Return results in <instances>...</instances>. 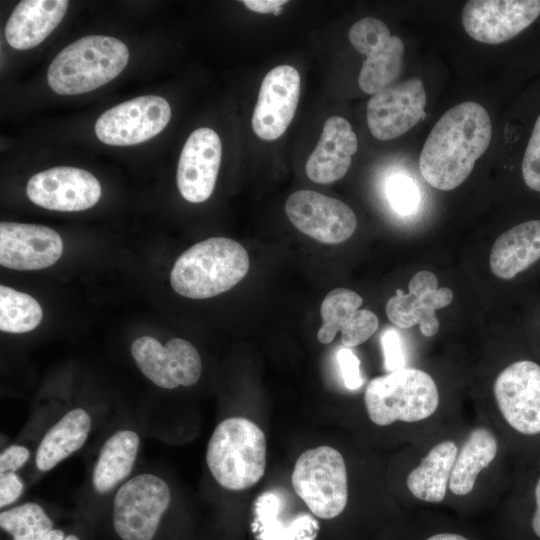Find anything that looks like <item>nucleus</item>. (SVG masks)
Returning a JSON list of instances; mask_svg holds the SVG:
<instances>
[{
  "label": "nucleus",
  "instance_id": "obj_1",
  "mask_svg": "<svg viewBox=\"0 0 540 540\" xmlns=\"http://www.w3.org/2000/svg\"><path fill=\"white\" fill-rule=\"evenodd\" d=\"M492 137L486 109L466 101L445 112L430 131L420 154L419 170L432 187L449 191L470 175Z\"/></svg>",
  "mask_w": 540,
  "mask_h": 540
},
{
  "label": "nucleus",
  "instance_id": "obj_2",
  "mask_svg": "<svg viewBox=\"0 0 540 540\" xmlns=\"http://www.w3.org/2000/svg\"><path fill=\"white\" fill-rule=\"evenodd\" d=\"M249 256L237 241L212 237L201 241L174 263L170 274L176 293L191 299L211 298L237 285L249 270Z\"/></svg>",
  "mask_w": 540,
  "mask_h": 540
},
{
  "label": "nucleus",
  "instance_id": "obj_3",
  "mask_svg": "<svg viewBox=\"0 0 540 540\" xmlns=\"http://www.w3.org/2000/svg\"><path fill=\"white\" fill-rule=\"evenodd\" d=\"M128 60L129 50L122 41L103 35L85 36L55 56L48 68V84L61 95L90 92L116 78Z\"/></svg>",
  "mask_w": 540,
  "mask_h": 540
},
{
  "label": "nucleus",
  "instance_id": "obj_4",
  "mask_svg": "<svg viewBox=\"0 0 540 540\" xmlns=\"http://www.w3.org/2000/svg\"><path fill=\"white\" fill-rule=\"evenodd\" d=\"M266 449V437L258 425L246 418L230 417L213 431L206 462L221 487L241 491L263 477Z\"/></svg>",
  "mask_w": 540,
  "mask_h": 540
},
{
  "label": "nucleus",
  "instance_id": "obj_5",
  "mask_svg": "<svg viewBox=\"0 0 540 540\" xmlns=\"http://www.w3.org/2000/svg\"><path fill=\"white\" fill-rule=\"evenodd\" d=\"M364 401L370 420L378 426L395 421L416 422L436 411L437 386L432 377L416 368H402L372 379Z\"/></svg>",
  "mask_w": 540,
  "mask_h": 540
},
{
  "label": "nucleus",
  "instance_id": "obj_6",
  "mask_svg": "<svg viewBox=\"0 0 540 540\" xmlns=\"http://www.w3.org/2000/svg\"><path fill=\"white\" fill-rule=\"evenodd\" d=\"M296 494L321 519L343 512L348 501L347 470L339 451L330 446L308 449L297 459L292 472Z\"/></svg>",
  "mask_w": 540,
  "mask_h": 540
},
{
  "label": "nucleus",
  "instance_id": "obj_7",
  "mask_svg": "<svg viewBox=\"0 0 540 540\" xmlns=\"http://www.w3.org/2000/svg\"><path fill=\"white\" fill-rule=\"evenodd\" d=\"M171 499L167 483L152 474L125 482L113 504V526L122 540H152Z\"/></svg>",
  "mask_w": 540,
  "mask_h": 540
},
{
  "label": "nucleus",
  "instance_id": "obj_8",
  "mask_svg": "<svg viewBox=\"0 0 540 540\" xmlns=\"http://www.w3.org/2000/svg\"><path fill=\"white\" fill-rule=\"evenodd\" d=\"M349 40L366 56L358 77L365 93L374 95L395 83L402 71L404 44L390 34L382 20L366 17L357 21L349 30Z\"/></svg>",
  "mask_w": 540,
  "mask_h": 540
},
{
  "label": "nucleus",
  "instance_id": "obj_9",
  "mask_svg": "<svg viewBox=\"0 0 540 540\" xmlns=\"http://www.w3.org/2000/svg\"><path fill=\"white\" fill-rule=\"evenodd\" d=\"M171 108L162 97L140 96L106 110L95 123L97 138L112 146H130L150 140L169 123Z\"/></svg>",
  "mask_w": 540,
  "mask_h": 540
},
{
  "label": "nucleus",
  "instance_id": "obj_10",
  "mask_svg": "<svg viewBox=\"0 0 540 540\" xmlns=\"http://www.w3.org/2000/svg\"><path fill=\"white\" fill-rule=\"evenodd\" d=\"M498 408L506 422L524 435L540 433V365L522 359L508 365L494 383Z\"/></svg>",
  "mask_w": 540,
  "mask_h": 540
},
{
  "label": "nucleus",
  "instance_id": "obj_11",
  "mask_svg": "<svg viewBox=\"0 0 540 540\" xmlns=\"http://www.w3.org/2000/svg\"><path fill=\"white\" fill-rule=\"evenodd\" d=\"M131 354L141 372L164 389L192 386L202 373L197 349L184 339L173 338L163 346L153 337L142 336L132 343Z\"/></svg>",
  "mask_w": 540,
  "mask_h": 540
},
{
  "label": "nucleus",
  "instance_id": "obj_12",
  "mask_svg": "<svg viewBox=\"0 0 540 540\" xmlns=\"http://www.w3.org/2000/svg\"><path fill=\"white\" fill-rule=\"evenodd\" d=\"M285 212L299 231L325 244L346 241L357 227L356 215L347 204L311 190L291 194Z\"/></svg>",
  "mask_w": 540,
  "mask_h": 540
},
{
  "label": "nucleus",
  "instance_id": "obj_13",
  "mask_svg": "<svg viewBox=\"0 0 540 540\" xmlns=\"http://www.w3.org/2000/svg\"><path fill=\"white\" fill-rule=\"evenodd\" d=\"M423 82L411 77L375 93L367 104L366 118L371 134L378 140L397 138L426 116Z\"/></svg>",
  "mask_w": 540,
  "mask_h": 540
},
{
  "label": "nucleus",
  "instance_id": "obj_14",
  "mask_svg": "<svg viewBox=\"0 0 540 540\" xmlns=\"http://www.w3.org/2000/svg\"><path fill=\"white\" fill-rule=\"evenodd\" d=\"M539 15V0H470L463 7L462 24L472 39L500 44L517 36Z\"/></svg>",
  "mask_w": 540,
  "mask_h": 540
},
{
  "label": "nucleus",
  "instance_id": "obj_15",
  "mask_svg": "<svg viewBox=\"0 0 540 540\" xmlns=\"http://www.w3.org/2000/svg\"><path fill=\"white\" fill-rule=\"evenodd\" d=\"M26 192L28 198L40 207L75 212L89 209L99 201L101 185L84 169L57 166L33 175Z\"/></svg>",
  "mask_w": 540,
  "mask_h": 540
},
{
  "label": "nucleus",
  "instance_id": "obj_16",
  "mask_svg": "<svg viewBox=\"0 0 540 540\" xmlns=\"http://www.w3.org/2000/svg\"><path fill=\"white\" fill-rule=\"evenodd\" d=\"M301 79L292 66L279 65L264 77L252 114V128L261 139L280 138L290 125L299 101Z\"/></svg>",
  "mask_w": 540,
  "mask_h": 540
},
{
  "label": "nucleus",
  "instance_id": "obj_17",
  "mask_svg": "<svg viewBox=\"0 0 540 540\" xmlns=\"http://www.w3.org/2000/svg\"><path fill=\"white\" fill-rule=\"evenodd\" d=\"M408 289V293L397 289L396 294L387 301L388 319L399 328L419 324L424 336H434L439 330L435 311L453 301L452 290L438 287L437 277L428 270L417 272L410 280Z\"/></svg>",
  "mask_w": 540,
  "mask_h": 540
},
{
  "label": "nucleus",
  "instance_id": "obj_18",
  "mask_svg": "<svg viewBox=\"0 0 540 540\" xmlns=\"http://www.w3.org/2000/svg\"><path fill=\"white\" fill-rule=\"evenodd\" d=\"M222 155L218 134L206 127L194 130L186 140L177 167V186L192 203L206 201L213 193Z\"/></svg>",
  "mask_w": 540,
  "mask_h": 540
},
{
  "label": "nucleus",
  "instance_id": "obj_19",
  "mask_svg": "<svg viewBox=\"0 0 540 540\" xmlns=\"http://www.w3.org/2000/svg\"><path fill=\"white\" fill-rule=\"evenodd\" d=\"M63 242L53 229L37 224L0 223V264L15 270H39L61 257Z\"/></svg>",
  "mask_w": 540,
  "mask_h": 540
},
{
  "label": "nucleus",
  "instance_id": "obj_20",
  "mask_svg": "<svg viewBox=\"0 0 540 540\" xmlns=\"http://www.w3.org/2000/svg\"><path fill=\"white\" fill-rule=\"evenodd\" d=\"M362 297L346 288L331 290L324 298L320 313L322 326L317 338L322 344L333 341L341 332L343 346L352 348L364 343L378 329V317L368 309H359Z\"/></svg>",
  "mask_w": 540,
  "mask_h": 540
},
{
  "label": "nucleus",
  "instance_id": "obj_21",
  "mask_svg": "<svg viewBox=\"0 0 540 540\" xmlns=\"http://www.w3.org/2000/svg\"><path fill=\"white\" fill-rule=\"evenodd\" d=\"M358 140L351 124L341 116L329 117L305 170L315 183L328 184L341 179L348 171Z\"/></svg>",
  "mask_w": 540,
  "mask_h": 540
},
{
  "label": "nucleus",
  "instance_id": "obj_22",
  "mask_svg": "<svg viewBox=\"0 0 540 540\" xmlns=\"http://www.w3.org/2000/svg\"><path fill=\"white\" fill-rule=\"evenodd\" d=\"M540 262V219L519 223L494 242L489 263L495 276L511 280Z\"/></svg>",
  "mask_w": 540,
  "mask_h": 540
},
{
  "label": "nucleus",
  "instance_id": "obj_23",
  "mask_svg": "<svg viewBox=\"0 0 540 540\" xmlns=\"http://www.w3.org/2000/svg\"><path fill=\"white\" fill-rule=\"evenodd\" d=\"M69 2L66 0H23L12 11L5 38L17 50L39 45L63 19Z\"/></svg>",
  "mask_w": 540,
  "mask_h": 540
},
{
  "label": "nucleus",
  "instance_id": "obj_24",
  "mask_svg": "<svg viewBox=\"0 0 540 540\" xmlns=\"http://www.w3.org/2000/svg\"><path fill=\"white\" fill-rule=\"evenodd\" d=\"M284 505L279 493L268 491L258 497L254 527L259 540H315L318 522L307 513L284 515Z\"/></svg>",
  "mask_w": 540,
  "mask_h": 540
},
{
  "label": "nucleus",
  "instance_id": "obj_25",
  "mask_svg": "<svg viewBox=\"0 0 540 540\" xmlns=\"http://www.w3.org/2000/svg\"><path fill=\"white\" fill-rule=\"evenodd\" d=\"M91 419L82 408L66 413L44 435L36 452V466L49 471L72 453L79 450L87 440Z\"/></svg>",
  "mask_w": 540,
  "mask_h": 540
},
{
  "label": "nucleus",
  "instance_id": "obj_26",
  "mask_svg": "<svg viewBox=\"0 0 540 540\" xmlns=\"http://www.w3.org/2000/svg\"><path fill=\"white\" fill-rule=\"evenodd\" d=\"M457 453V446L449 440L432 448L407 477V487L412 495L426 502H441L446 495Z\"/></svg>",
  "mask_w": 540,
  "mask_h": 540
},
{
  "label": "nucleus",
  "instance_id": "obj_27",
  "mask_svg": "<svg viewBox=\"0 0 540 540\" xmlns=\"http://www.w3.org/2000/svg\"><path fill=\"white\" fill-rule=\"evenodd\" d=\"M139 436L131 430H120L103 444L93 471L97 492L107 493L131 472L139 449Z\"/></svg>",
  "mask_w": 540,
  "mask_h": 540
},
{
  "label": "nucleus",
  "instance_id": "obj_28",
  "mask_svg": "<svg viewBox=\"0 0 540 540\" xmlns=\"http://www.w3.org/2000/svg\"><path fill=\"white\" fill-rule=\"evenodd\" d=\"M496 453L497 441L493 433L484 427L475 428L457 453L449 480L452 493L469 494L478 474L493 461Z\"/></svg>",
  "mask_w": 540,
  "mask_h": 540
},
{
  "label": "nucleus",
  "instance_id": "obj_29",
  "mask_svg": "<svg viewBox=\"0 0 540 540\" xmlns=\"http://www.w3.org/2000/svg\"><path fill=\"white\" fill-rule=\"evenodd\" d=\"M40 304L29 294L0 286V329L8 333H25L42 320Z\"/></svg>",
  "mask_w": 540,
  "mask_h": 540
},
{
  "label": "nucleus",
  "instance_id": "obj_30",
  "mask_svg": "<svg viewBox=\"0 0 540 540\" xmlns=\"http://www.w3.org/2000/svg\"><path fill=\"white\" fill-rule=\"evenodd\" d=\"M0 526L13 540H40L53 529V522L36 503H25L0 514Z\"/></svg>",
  "mask_w": 540,
  "mask_h": 540
},
{
  "label": "nucleus",
  "instance_id": "obj_31",
  "mask_svg": "<svg viewBox=\"0 0 540 540\" xmlns=\"http://www.w3.org/2000/svg\"><path fill=\"white\" fill-rule=\"evenodd\" d=\"M386 194L391 207L400 215L413 214L420 203L418 186L404 174H396L387 181Z\"/></svg>",
  "mask_w": 540,
  "mask_h": 540
},
{
  "label": "nucleus",
  "instance_id": "obj_32",
  "mask_svg": "<svg viewBox=\"0 0 540 540\" xmlns=\"http://www.w3.org/2000/svg\"><path fill=\"white\" fill-rule=\"evenodd\" d=\"M521 170L526 186L540 192V115L528 141Z\"/></svg>",
  "mask_w": 540,
  "mask_h": 540
},
{
  "label": "nucleus",
  "instance_id": "obj_33",
  "mask_svg": "<svg viewBox=\"0 0 540 540\" xmlns=\"http://www.w3.org/2000/svg\"><path fill=\"white\" fill-rule=\"evenodd\" d=\"M381 345L384 354V365L387 371L393 372L405 368L402 340L396 329L388 328L383 332Z\"/></svg>",
  "mask_w": 540,
  "mask_h": 540
},
{
  "label": "nucleus",
  "instance_id": "obj_34",
  "mask_svg": "<svg viewBox=\"0 0 540 540\" xmlns=\"http://www.w3.org/2000/svg\"><path fill=\"white\" fill-rule=\"evenodd\" d=\"M337 361L346 388L349 390L360 388L363 384L360 360L351 348L341 347L337 353Z\"/></svg>",
  "mask_w": 540,
  "mask_h": 540
},
{
  "label": "nucleus",
  "instance_id": "obj_35",
  "mask_svg": "<svg viewBox=\"0 0 540 540\" xmlns=\"http://www.w3.org/2000/svg\"><path fill=\"white\" fill-rule=\"evenodd\" d=\"M23 491L21 478L15 472L0 474V506L1 508L15 502Z\"/></svg>",
  "mask_w": 540,
  "mask_h": 540
},
{
  "label": "nucleus",
  "instance_id": "obj_36",
  "mask_svg": "<svg viewBox=\"0 0 540 540\" xmlns=\"http://www.w3.org/2000/svg\"><path fill=\"white\" fill-rule=\"evenodd\" d=\"M29 450L21 445H11L0 455V474L15 472L29 459Z\"/></svg>",
  "mask_w": 540,
  "mask_h": 540
},
{
  "label": "nucleus",
  "instance_id": "obj_37",
  "mask_svg": "<svg viewBox=\"0 0 540 540\" xmlns=\"http://www.w3.org/2000/svg\"><path fill=\"white\" fill-rule=\"evenodd\" d=\"M242 3L257 13H280V8L287 3L285 0H244Z\"/></svg>",
  "mask_w": 540,
  "mask_h": 540
},
{
  "label": "nucleus",
  "instance_id": "obj_38",
  "mask_svg": "<svg viewBox=\"0 0 540 540\" xmlns=\"http://www.w3.org/2000/svg\"><path fill=\"white\" fill-rule=\"evenodd\" d=\"M535 504L536 508L532 518V528L535 535L540 538V477L535 486Z\"/></svg>",
  "mask_w": 540,
  "mask_h": 540
},
{
  "label": "nucleus",
  "instance_id": "obj_39",
  "mask_svg": "<svg viewBox=\"0 0 540 540\" xmlns=\"http://www.w3.org/2000/svg\"><path fill=\"white\" fill-rule=\"evenodd\" d=\"M427 540H468V539L458 534L442 533V534L433 535L429 537Z\"/></svg>",
  "mask_w": 540,
  "mask_h": 540
},
{
  "label": "nucleus",
  "instance_id": "obj_40",
  "mask_svg": "<svg viewBox=\"0 0 540 540\" xmlns=\"http://www.w3.org/2000/svg\"><path fill=\"white\" fill-rule=\"evenodd\" d=\"M65 537L66 536L64 535L63 531L59 529H52L40 540H64Z\"/></svg>",
  "mask_w": 540,
  "mask_h": 540
},
{
  "label": "nucleus",
  "instance_id": "obj_41",
  "mask_svg": "<svg viewBox=\"0 0 540 540\" xmlns=\"http://www.w3.org/2000/svg\"><path fill=\"white\" fill-rule=\"evenodd\" d=\"M64 540H79V538L75 535H68Z\"/></svg>",
  "mask_w": 540,
  "mask_h": 540
}]
</instances>
